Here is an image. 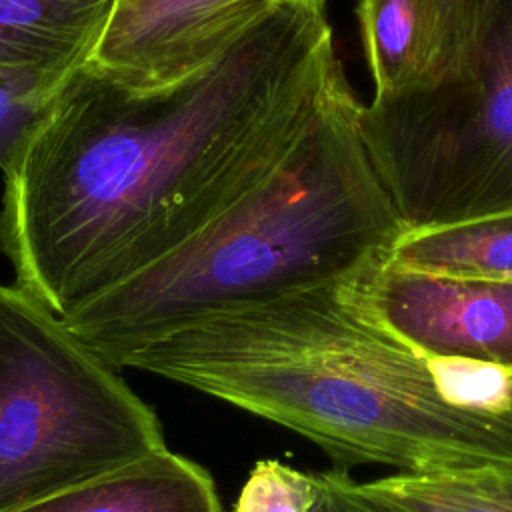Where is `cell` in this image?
Listing matches in <instances>:
<instances>
[{
    "label": "cell",
    "instance_id": "1",
    "mask_svg": "<svg viewBox=\"0 0 512 512\" xmlns=\"http://www.w3.org/2000/svg\"><path fill=\"white\" fill-rule=\"evenodd\" d=\"M344 80L326 4L274 8L168 90L82 66L4 174L0 246L16 286L62 318L130 280L268 170Z\"/></svg>",
    "mask_w": 512,
    "mask_h": 512
},
{
    "label": "cell",
    "instance_id": "2",
    "mask_svg": "<svg viewBox=\"0 0 512 512\" xmlns=\"http://www.w3.org/2000/svg\"><path fill=\"white\" fill-rule=\"evenodd\" d=\"M118 368L284 426L340 466L512 468V372L420 354L362 310L350 276L204 316Z\"/></svg>",
    "mask_w": 512,
    "mask_h": 512
},
{
    "label": "cell",
    "instance_id": "3",
    "mask_svg": "<svg viewBox=\"0 0 512 512\" xmlns=\"http://www.w3.org/2000/svg\"><path fill=\"white\" fill-rule=\"evenodd\" d=\"M344 80L298 140L172 252L62 316L104 364L204 316L352 276L406 228Z\"/></svg>",
    "mask_w": 512,
    "mask_h": 512
},
{
    "label": "cell",
    "instance_id": "4",
    "mask_svg": "<svg viewBox=\"0 0 512 512\" xmlns=\"http://www.w3.org/2000/svg\"><path fill=\"white\" fill-rule=\"evenodd\" d=\"M166 448L156 412L18 286L0 284V512Z\"/></svg>",
    "mask_w": 512,
    "mask_h": 512
},
{
    "label": "cell",
    "instance_id": "5",
    "mask_svg": "<svg viewBox=\"0 0 512 512\" xmlns=\"http://www.w3.org/2000/svg\"><path fill=\"white\" fill-rule=\"evenodd\" d=\"M360 128L404 226L512 212V0H494L456 76L362 104Z\"/></svg>",
    "mask_w": 512,
    "mask_h": 512
},
{
    "label": "cell",
    "instance_id": "6",
    "mask_svg": "<svg viewBox=\"0 0 512 512\" xmlns=\"http://www.w3.org/2000/svg\"><path fill=\"white\" fill-rule=\"evenodd\" d=\"M350 290L372 320L420 354L512 372V282L408 272L378 258L350 276Z\"/></svg>",
    "mask_w": 512,
    "mask_h": 512
},
{
    "label": "cell",
    "instance_id": "7",
    "mask_svg": "<svg viewBox=\"0 0 512 512\" xmlns=\"http://www.w3.org/2000/svg\"><path fill=\"white\" fill-rule=\"evenodd\" d=\"M274 0H122L88 64L136 92L180 86L218 64Z\"/></svg>",
    "mask_w": 512,
    "mask_h": 512
},
{
    "label": "cell",
    "instance_id": "8",
    "mask_svg": "<svg viewBox=\"0 0 512 512\" xmlns=\"http://www.w3.org/2000/svg\"><path fill=\"white\" fill-rule=\"evenodd\" d=\"M118 0H0V74L54 96L86 66Z\"/></svg>",
    "mask_w": 512,
    "mask_h": 512
},
{
    "label": "cell",
    "instance_id": "9",
    "mask_svg": "<svg viewBox=\"0 0 512 512\" xmlns=\"http://www.w3.org/2000/svg\"><path fill=\"white\" fill-rule=\"evenodd\" d=\"M18 512H220L212 476L162 448Z\"/></svg>",
    "mask_w": 512,
    "mask_h": 512
},
{
    "label": "cell",
    "instance_id": "10",
    "mask_svg": "<svg viewBox=\"0 0 512 512\" xmlns=\"http://www.w3.org/2000/svg\"><path fill=\"white\" fill-rule=\"evenodd\" d=\"M384 262L444 278L512 282V212L406 226Z\"/></svg>",
    "mask_w": 512,
    "mask_h": 512
},
{
    "label": "cell",
    "instance_id": "11",
    "mask_svg": "<svg viewBox=\"0 0 512 512\" xmlns=\"http://www.w3.org/2000/svg\"><path fill=\"white\" fill-rule=\"evenodd\" d=\"M356 14L374 88L370 104L426 88L432 70L428 0H360Z\"/></svg>",
    "mask_w": 512,
    "mask_h": 512
},
{
    "label": "cell",
    "instance_id": "12",
    "mask_svg": "<svg viewBox=\"0 0 512 512\" xmlns=\"http://www.w3.org/2000/svg\"><path fill=\"white\" fill-rule=\"evenodd\" d=\"M360 484L406 512H512V468L396 472Z\"/></svg>",
    "mask_w": 512,
    "mask_h": 512
},
{
    "label": "cell",
    "instance_id": "13",
    "mask_svg": "<svg viewBox=\"0 0 512 512\" xmlns=\"http://www.w3.org/2000/svg\"><path fill=\"white\" fill-rule=\"evenodd\" d=\"M428 6L432 26V70L426 88L440 84L462 70L494 0H428Z\"/></svg>",
    "mask_w": 512,
    "mask_h": 512
},
{
    "label": "cell",
    "instance_id": "14",
    "mask_svg": "<svg viewBox=\"0 0 512 512\" xmlns=\"http://www.w3.org/2000/svg\"><path fill=\"white\" fill-rule=\"evenodd\" d=\"M314 500L312 472L264 458L250 470L234 512H312Z\"/></svg>",
    "mask_w": 512,
    "mask_h": 512
},
{
    "label": "cell",
    "instance_id": "15",
    "mask_svg": "<svg viewBox=\"0 0 512 512\" xmlns=\"http://www.w3.org/2000/svg\"><path fill=\"white\" fill-rule=\"evenodd\" d=\"M50 96L36 86L0 74V170L6 174Z\"/></svg>",
    "mask_w": 512,
    "mask_h": 512
},
{
    "label": "cell",
    "instance_id": "16",
    "mask_svg": "<svg viewBox=\"0 0 512 512\" xmlns=\"http://www.w3.org/2000/svg\"><path fill=\"white\" fill-rule=\"evenodd\" d=\"M316 500L312 512H406L386 500L366 492L360 482L344 470L312 472Z\"/></svg>",
    "mask_w": 512,
    "mask_h": 512
},
{
    "label": "cell",
    "instance_id": "17",
    "mask_svg": "<svg viewBox=\"0 0 512 512\" xmlns=\"http://www.w3.org/2000/svg\"><path fill=\"white\" fill-rule=\"evenodd\" d=\"M280 6H316L326 4V0H274Z\"/></svg>",
    "mask_w": 512,
    "mask_h": 512
},
{
    "label": "cell",
    "instance_id": "18",
    "mask_svg": "<svg viewBox=\"0 0 512 512\" xmlns=\"http://www.w3.org/2000/svg\"><path fill=\"white\" fill-rule=\"evenodd\" d=\"M118 2H122V0H118Z\"/></svg>",
    "mask_w": 512,
    "mask_h": 512
}]
</instances>
